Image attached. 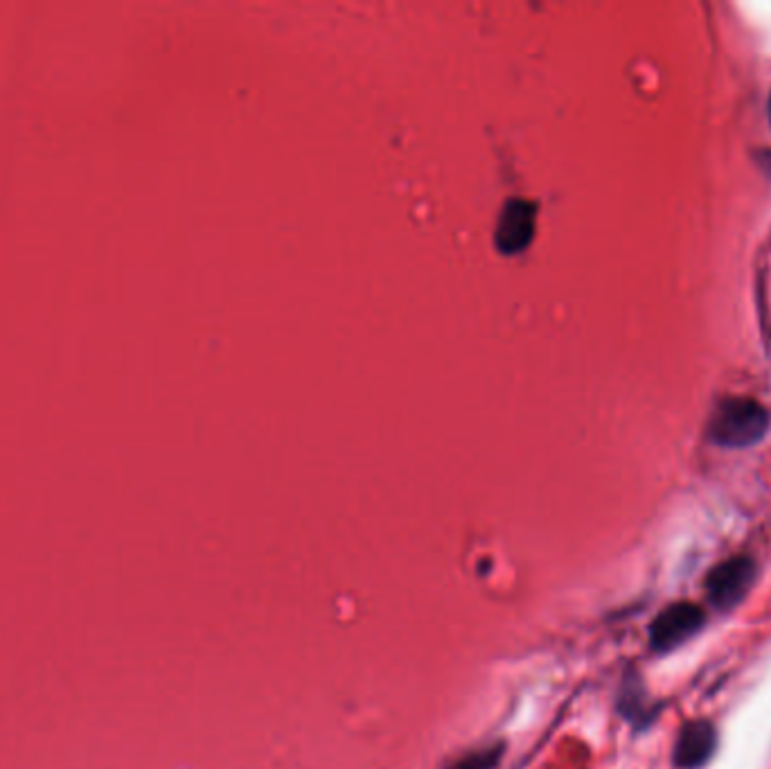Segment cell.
I'll return each instance as SVG.
<instances>
[{"label": "cell", "instance_id": "3957f363", "mask_svg": "<svg viewBox=\"0 0 771 769\" xmlns=\"http://www.w3.org/2000/svg\"><path fill=\"white\" fill-rule=\"evenodd\" d=\"M704 621V607L695 603H672L657 614L650 625V648L657 654L677 650L702 630Z\"/></svg>", "mask_w": 771, "mask_h": 769}, {"label": "cell", "instance_id": "277c9868", "mask_svg": "<svg viewBox=\"0 0 771 769\" xmlns=\"http://www.w3.org/2000/svg\"><path fill=\"white\" fill-rule=\"evenodd\" d=\"M717 751V729L708 720H693L681 727L675 751H672V763L679 769H702L711 763Z\"/></svg>", "mask_w": 771, "mask_h": 769}, {"label": "cell", "instance_id": "6da1fadb", "mask_svg": "<svg viewBox=\"0 0 771 769\" xmlns=\"http://www.w3.org/2000/svg\"><path fill=\"white\" fill-rule=\"evenodd\" d=\"M769 429V415L758 402L735 397L720 404L711 420V438L722 447L756 445Z\"/></svg>", "mask_w": 771, "mask_h": 769}, {"label": "cell", "instance_id": "52a82bcc", "mask_svg": "<svg viewBox=\"0 0 771 769\" xmlns=\"http://www.w3.org/2000/svg\"><path fill=\"white\" fill-rule=\"evenodd\" d=\"M767 109H769V122H771V95H769V106H767Z\"/></svg>", "mask_w": 771, "mask_h": 769}, {"label": "cell", "instance_id": "7a4b0ae2", "mask_svg": "<svg viewBox=\"0 0 771 769\" xmlns=\"http://www.w3.org/2000/svg\"><path fill=\"white\" fill-rule=\"evenodd\" d=\"M756 578L758 564L749 555H733V558L715 564L704 578L708 603L720 612H731L749 596Z\"/></svg>", "mask_w": 771, "mask_h": 769}, {"label": "cell", "instance_id": "5b68a950", "mask_svg": "<svg viewBox=\"0 0 771 769\" xmlns=\"http://www.w3.org/2000/svg\"><path fill=\"white\" fill-rule=\"evenodd\" d=\"M620 711L638 729L650 724V720L657 715L650 709L648 693H645V686L638 675H627L623 691H620Z\"/></svg>", "mask_w": 771, "mask_h": 769}, {"label": "cell", "instance_id": "8992f818", "mask_svg": "<svg viewBox=\"0 0 771 769\" xmlns=\"http://www.w3.org/2000/svg\"><path fill=\"white\" fill-rule=\"evenodd\" d=\"M501 749H485V751H476V754H467L465 758H460L454 765V769H492L496 763H499Z\"/></svg>", "mask_w": 771, "mask_h": 769}]
</instances>
